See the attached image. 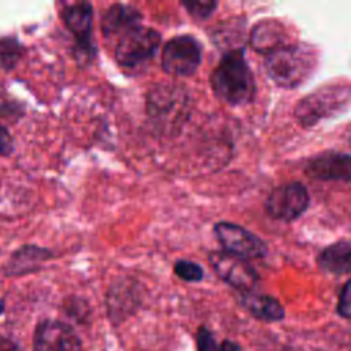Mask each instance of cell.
<instances>
[{
    "label": "cell",
    "mask_w": 351,
    "mask_h": 351,
    "mask_svg": "<svg viewBox=\"0 0 351 351\" xmlns=\"http://www.w3.org/2000/svg\"><path fill=\"white\" fill-rule=\"evenodd\" d=\"M291 36L287 26L278 19H262L256 22L250 33L251 47L262 53L267 55L280 47L289 44Z\"/></svg>",
    "instance_id": "obj_14"
},
{
    "label": "cell",
    "mask_w": 351,
    "mask_h": 351,
    "mask_svg": "<svg viewBox=\"0 0 351 351\" xmlns=\"http://www.w3.org/2000/svg\"><path fill=\"white\" fill-rule=\"evenodd\" d=\"M241 306L254 317L262 321L274 322L284 318L285 311L281 306V303L269 295H259L254 292H245L241 293L240 298Z\"/></svg>",
    "instance_id": "obj_17"
},
{
    "label": "cell",
    "mask_w": 351,
    "mask_h": 351,
    "mask_svg": "<svg viewBox=\"0 0 351 351\" xmlns=\"http://www.w3.org/2000/svg\"><path fill=\"white\" fill-rule=\"evenodd\" d=\"M5 97V93L0 90V114H4V110L8 108V100Z\"/></svg>",
    "instance_id": "obj_26"
},
{
    "label": "cell",
    "mask_w": 351,
    "mask_h": 351,
    "mask_svg": "<svg viewBox=\"0 0 351 351\" xmlns=\"http://www.w3.org/2000/svg\"><path fill=\"white\" fill-rule=\"evenodd\" d=\"M202 44L191 34L167 40L162 49V69L173 77H191L202 63Z\"/></svg>",
    "instance_id": "obj_7"
},
{
    "label": "cell",
    "mask_w": 351,
    "mask_h": 351,
    "mask_svg": "<svg viewBox=\"0 0 351 351\" xmlns=\"http://www.w3.org/2000/svg\"><path fill=\"white\" fill-rule=\"evenodd\" d=\"M62 19L74 37V58L81 67L90 64L97 53L93 41V7L88 1L67 4L62 10Z\"/></svg>",
    "instance_id": "obj_6"
},
{
    "label": "cell",
    "mask_w": 351,
    "mask_h": 351,
    "mask_svg": "<svg viewBox=\"0 0 351 351\" xmlns=\"http://www.w3.org/2000/svg\"><path fill=\"white\" fill-rule=\"evenodd\" d=\"M263 66L269 78L280 88L296 89L318 67L317 49L306 43H289L267 53Z\"/></svg>",
    "instance_id": "obj_3"
},
{
    "label": "cell",
    "mask_w": 351,
    "mask_h": 351,
    "mask_svg": "<svg viewBox=\"0 0 351 351\" xmlns=\"http://www.w3.org/2000/svg\"><path fill=\"white\" fill-rule=\"evenodd\" d=\"M181 5L195 21L208 19L215 8L218 7L217 1H181Z\"/></svg>",
    "instance_id": "obj_21"
},
{
    "label": "cell",
    "mask_w": 351,
    "mask_h": 351,
    "mask_svg": "<svg viewBox=\"0 0 351 351\" xmlns=\"http://www.w3.org/2000/svg\"><path fill=\"white\" fill-rule=\"evenodd\" d=\"M350 311H351V304H350V281L347 280L340 291L339 295V302H337V313L344 317L350 318Z\"/></svg>",
    "instance_id": "obj_22"
},
{
    "label": "cell",
    "mask_w": 351,
    "mask_h": 351,
    "mask_svg": "<svg viewBox=\"0 0 351 351\" xmlns=\"http://www.w3.org/2000/svg\"><path fill=\"white\" fill-rule=\"evenodd\" d=\"M351 256V244L347 239L337 240L333 244L326 245L317 255V265L321 270L335 274L344 276L350 273Z\"/></svg>",
    "instance_id": "obj_16"
},
{
    "label": "cell",
    "mask_w": 351,
    "mask_h": 351,
    "mask_svg": "<svg viewBox=\"0 0 351 351\" xmlns=\"http://www.w3.org/2000/svg\"><path fill=\"white\" fill-rule=\"evenodd\" d=\"M218 351H243V348L230 340H225L221 346H218Z\"/></svg>",
    "instance_id": "obj_25"
},
{
    "label": "cell",
    "mask_w": 351,
    "mask_h": 351,
    "mask_svg": "<svg viewBox=\"0 0 351 351\" xmlns=\"http://www.w3.org/2000/svg\"><path fill=\"white\" fill-rule=\"evenodd\" d=\"M304 173L318 181H344L351 178V156L347 152L326 151L310 158Z\"/></svg>",
    "instance_id": "obj_12"
},
{
    "label": "cell",
    "mask_w": 351,
    "mask_h": 351,
    "mask_svg": "<svg viewBox=\"0 0 351 351\" xmlns=\"http://www.w3.org/2000/svg\"><path fill=\"white\" fill-rule=\"evenodd\" d=\"M174 274L186 282H199L204 277L203 267L189 259H177L173 265Z\"/></svg>",
    "instance_id": "obj_20"
},
{
    "label": "cell",
    "mask_w": 351,
    "mask_h": 351,
    "mask_svg": "<svg viewBox=\"0 0 351 351\" xmlns=\"http://www.w3.org/2000/svg\"><path fill=\"white\" fill-rule=\"evenodd\" d=\"M350 103V86L330 84L306 95L295 106L293 115L303 128H313L322 119H328L346 111Z\"/></svg>",
    "instance_id": "obj_4"
},
{
    "label": "cell",
    "mask_w": 351,
    "mask_h": 351,
    "mask_svg": "<svg viewBox=\"0 0 351 351\" xmlns=\"http://www.w3.org/2000/svg\"><path fill=\"white\" fill-rule=\"evenodd\" d=\"M145 112L154 133L174 136L192 114V97L182 85L156 84L145 96Z\"/></svg>",
    "instance_id": "obj_2"
},
{
    "label": "cell",
    "mask_w": 351,
    "mask_h": 351,
    "mask_svg": "<svg viewBox=\"0 0 351 351\" xmlns=\"http://www.w3.org/2000/svg\"><path fill=\"white\" fill-rule=\"evenodd\" d=\"M215 97L229 106L239 107L254 101L256 82L244 55V48L226 49L210 75Z\"/></svg>",
    "instance_id": "obj_1"
},
{
    "label": "cell",
    "mask_w": 351,
    "mask_h": 351,
    "mask_svg": "<svg viewBox=\"0 0 351 351\" xmlns=\"http://www.w3.org/2000/svg\"><path fill=\"white\" fill-rule=\"evenodd\" d=\"M23 55V47L15 37L0 38V69L12 70Z\"/></svg>",
    "instance_id": "obj_19"
},
{
    "label": "cell",
    "mask_w": 351,
    "mask_h": 351,
    "mask_svg": "<svg viewBox=\"0 0 351 351\" xmlns=\"http://www.w3.org/2000/svg\"><path fill=\"white\" fill-rule=\"evenodd\" d=\"M141 12L129 4L115 3L110 5L101 16V33L108 41L118 40L130 29L141 25Z\"/></svg>",
    "instance_id": "obj_13"
},
{
    "label": "cell",
    "mask_w": 351,
    "mask_h": 351,
    "mask_svg": "<svg viewBox=\"0 0 351 351\" xmlns=\"http://www.w3.org/2000/svg\"><path fill=\"white\" fill-rule=\"evenodd\" d=\"M207 258L213 270L222 281L241 293L252 292L259 276L248 261L230 255L225 251H211Z\"/></svg>",
    "instance_id": "obj_10"
},
{
    "label": "cell",
    "mask_w": 351,
    "mask_h": 351,
    "mask_svg": "<svg viewBox=\"0 0 351 351\" xmlns=\"http://www.w3.org/2000/svg\"><path fill=\"white\" fill-rule=\"evenodd\" d=\"M14 148V141L5 126L0 125V156L10 155Z\"/></svg>",
    "instance_id": "obj_24"
},
{
    "label": "cell",
    "mask_w": 351,
    "mask_h": 351,
    "mask_svg": "<svg viewBox=\"0 0 351 351\" xmlns=\"http://www.w3.org/2000/svg\"><path fill=\"white\" fill-rule=\"evenodd\" d=\"M213 232L225 252L244 261L262 259L269 252V245L263 239L237 223L219 221L214 223Z\"/></svg>",
    "instance_id": "obj_9"
},
{
    "label": "cell",
    "mask_w": 351,
    "mask_h": 351,
    "mask_svg": "<svg viewBox=\"0 0 351 351\" xmlns=\"http://www.w3.org/2000/svg\"><path fill=\"white\" fill-rule=\"evenodd\" d=\"M197 351H218V346L206 328H200L197 332Z\"/></svg>",
    "instance_id": "obj_23"
},
{
    "label": "cell",
    "mask_w": 351,
    "mask_h": 351,
    "mask_svg": "<svg viewBox=\"0 0 351 351\" xmlns=\"http://www.w3.org/2000/svg\"><path fill=\"white\" fill-rule=\"evenodd\" d=\"M160 43V33L141 23L115 41L114 59L123 70H141L155 58Z\"/></svg>",
    "instance_id": "obj_5"
},
{
    "label": "cell",
    "mask_w": 351,
    "mask_h": 351,
    "mask_svg": "<svg viewBox=\"0 0 351 351\" xmlns=\"http://www.w3.org/2000/svg\"><path fill=\"white\" fill-rule=\"evenodd\" d=\"M53 258L52 251L37 247V245H23L11 255L8 262L11 273H26L33 271L40 267L41 263Z\"/></svg>",
    "instance_id": "obj_18"
},
{
    "label": "cell",
    "mask_w": 351,
    "mask_h": 351,
    "mask_svg": "<svg viewBox=\"0 0 351 351\" xmlns=\"http://www.w3.org/2000/svg\"><path fill=\"white\" fill-rule=\"evenodd\" d=\"M34 351H81V340L64 322L45 319L34 332Z\"/></svg>",
    "instance_id": "obj_11"
},
{
    "label": "cell",
    "mask_w": 351,
    "mask_h": 351,
    "mask_svg": "<svg viewBox=\"0 0 351 351\" xmlns=\"http://www.w3.org/2000/svg\"><path fill=\"white\" fill-rule=\"evenodd\" d=\"M308 206L310 195L300 181H291L273 188L265 200V210L269 217L281 222L299 219Z\"/></svg>",
    "instance_id": "obj_8"
},
{
    "label": "cell",
    "mask_w": 351,
    "mask_h": 351,
    "mask_svg": "<svg viewBox=\"0 0 351 351\" xmlns=\"http://www.w3.org/2000/svg\"><path fill=\"white\" fill-rule=\"evenodd\" d=\"M3 310H4V302L0 299V314H1Z\"/></svg>",
    "instance_id": "obj_28"
},
{
    "label": "cell",
    "mask_w": 351,
    "mask_h": 351,
    "mask_svg": "<svg viewBox=\"0 0 351 351\" xmlns=\"http://www.w3.org/2000/svg\"><path fill=\"white\" fill-rule=\"evenodd\" d=\"M14 347L11 343H8L7 340L0 339V351H12Z\"/></svg>",
    "instance_id": "obj_27"
},
{
    "label": "cell",
    "mask_w": 351,
    "mask_h": 351,
    "mask_svg": "<svg viewBox=\"0 0 351 351\" xmlns=\"http://www.w3.org/2000/svg\"><path fill=\"white\" fill-rule=\"evenodd\" d=\"M138 284L130 278H122L112 284L107 295L108 314L114 318H119L123 314H129L134 306L138 304Z\"/></svg>",
    "instance_id": "obj_15"
}]
</instances>
